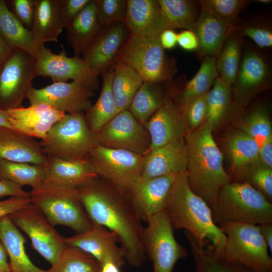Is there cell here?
<instances>
[{"instance_id":"6da1fadb","label":"cell","mask_w":272,"mask_h":272,"mask_svg":"<svg viewBox=\"0 0 272 272\" xmlns=\"http://www.w3.org/2000/svg\"><path fill=\"white\" fill-rule=\"evenodd\" d=\"M77 189L92 222L114 232L125 261L135 267L142 266L146 259L144 227L127 191L99 177Z\"/></svg>"},{"instance_id":"7a4b0ae2","label":"cell","mask_w":272,"mask_h":272,"mask_svg":"<svg viewBox=\"0 0 272 272\" xmlns=\"http://www.w3.org/2000/svg\"><path fill=\"white\" fill-rule=\"evenodd\" d=\"M164 210L173 230L184 229L200 246L221 258L226 236L214 222L211 208L190 188L186 171L176 176Z\"/></svg>"},{"instance_id":"3957f363","label":"cell","mask_w":272,"mask_h":272,"mask_svg":"<svg viewBox=\"0 0 272 272\" xmlns=\"http://www.w3.org/2000/svg\"><path fill=\"white\" fill-rule=\"evenodd\" d=\"M213 130L205 122L185 137L188 185L211 209L221 188L231 182L224 169L223 155L213 139Z\"/></svg>"},{"instance_id":"277c9868","label":"cell","mask_w":272,"mask_h":272,"mask_svg":"<svg viewBox=\"0 0 272 272\" xmlns=\"http://www.w3.org/2000/svg\"><path fill=\"white\" fill-rule=\"evenodd\" d=\"M214 222L259 225L272 223V203L246 182H229L221 189L211 208Z\"/></svg>"},{"instance_id":"5b68a950","label":"cell","mask_w":272,"mask_h":272,"mask_svg":"<svg viewBox=\"0 0 272 272\" xmlns=\"http://www.w3.org/2000/svg\"><path fill=\"white\" fill-rule=\"evenodd\" d=\"M47 157L66 160L88 158L99 144L97 134L88 125L84 112L65 114L40 142Z\"/></svg>"},{"instance_id":"8992f818","label":"cell","mask_w":272,"mask_h":272,"mask_svg":"<svg viewBox=\"0 0 272 272\" xmlns=\"http://www.w3.org/2000/svg\"><path fill=\"white\" fill-rule=\"evenodd\" d=\"M30 194L31 203L53 226H66L76 234L93 226L77 189L42 184L32 188Z\"/></svg>"},{"instance_id":"52a82bcc","label":"cell","mask_w":272,"mask_h":272,"mask_svg":"<svg viewBox=\"0 0 272 272\" xmlns=\"http://www.w3.org/2000/svg\"><path fill=\"white\" fill-rule=\"evenodd\" d=\"M218 226L226 236L220 259L242 264L254 272H272V258L258 225L228 223Z\"/></svg>"},{"instance_id":"ba28073f","label":"cell","mask_w":272,"mask_h":272,"mask_svg":"<svg viewBox=\"0 0 272 272\" xmlns=\"http://www.w3.org/2000/svg\"><path fill=\"white\" fill-rule=\"evenodd\" d=\"M118 61L130 65L146 82H169L177 71L176 59L166 54L159 37L130 35L119 53Z\"/></svg>"},{"instance_id":"9c48e42d","label":"cell","mask_w":272,"mask_h":272,"mask_svg":"<svg viewBox=\"0 0 272 272\" xmlns=\"http://www.w3.org/2000/svg\"><path fill=\"white\" fill-rule=\"evenodd\" d=\"M143 233L146 255L152 261L153 272H173L180 259L187 256L186 249L175 239L164 209L151 217Z\"/></svg>"},{"instance_id":"30bf717a","label":"cell","mask_w":272,"mask_h":272,"mask_svg":"<svg viewBox=\"0 0 272 272\" xmlns=\"http://www.w3.org/2000/svg\"><path fill=\"white\" fill-rule=\"evenodd\" d=\"M36 77L35 57L15 49L0 65V108L6 111L22 106Z\"/></svg>"},{"instance_id":"8fae6325","label":"cell","mask_w":272,"mask_h":272,"mask_svg":"<svg viewBox=\"0 0 272 272\" xmlns=\"http://www.w3.org/2000/svg\"><path fill=\"white\" fill-rule=\"evenodd\" d=\"M88 159L98 177L125 190L142 174L143 155L129 151L99 144L90 152Z\"/></svg>"},{"instance_id":"7c38bea8","label":"cell","mask_w":272,"mask_h":272,"mask_svg":"<svg viewBox=\"0 0 272 272\" xmlns=\"http://www.w3.org/2000/svg\"><path fill=\"white\" fill-rule=\"evenodd\" d=\"M14 224L29 237L33 248L54 265L66 244L44 215L32 203L9 215Z\"/></svg>"},{"instance_id":"4fadbf2b","label":"cell","mask_w":272,"mask_h":272,"mask_svg":"<svg viewBox=\"0 0 272 272\" xmlns=\"http://www.w3.org/2000/svg\"><path fill=\"white\" fill-rule=\"evenodd\" d=\"M96 134L99 144L103 147L142 155L148 151L151 144L148 130L128 110L118 112Z\"/></svg>"},{"instance_id":"5bb4252c","label":"cell","mask_w":272,"mask_h":272,"mask_svg":"<svg viewBox=\"0 0 272 272\" xmlns=\"http://www.w3.org/2000/svg\"><path fill=\"white\" fill-rule=\"evenodd\" d=\"M35 59L37 76L49 77L53 82H66L72 79L85 84L94 91L98 89L99 74L82 57H68L64 49L56 54L44 46Z\"/></svg>"},{"instance_id":"9a60e30c","label":"cell","mask_w":272,"mask_h":272,"mask_svg":"<svg viewBox=\"0 0 272 272\" xmlns=\"http://www.w3.org/2000/svg\"><path fill=\"white\" fill-rule=\"evenodd\" d=\"M94 91L77 81L53 82L41 89L31 87L27 99L30 105L45 104L67 114L86 111L92 105Z\"/></svg>"},{"instance_id":"2e32d148","label":"cell","mask_w":272,"mask_h":272,"mask_svg":"<svg viewBox=\"0 0 272 272\" xmlns=\"http://www.w3.org/2000/svg\"><path fill=\"white\" fill-rule=\"evenodd\" d=\"M271 80L270 66L264 57L256 50H245L232 86L236 103L246 105L257 93L268 87Z\"/></svg>"},{"instance_id":"e0dca14e","label":"cell","mask_w":272,"mask_h":272,"mask_svg":"<svg viewBox=\"0 0 272 272\" xmlns=\"http://www.w3.org/2000/svg\"><path fill=\"white\" fill-rule=\"evenodd\" d=\"M130 34L123 22L103 26L82 58L99 75L113 67Z\"/></svg>"},{"instance_id":"ac0fdd59","label":"cell","mask_w":272,"mask_h":272,"mask_svg":"<svg viewBox=\"0 0 272 272\" xmlns=\"http://www.w3.org/2000/svg\"><path fill=\"white\" fill-rule=\"evenodd\" d=\"M66 245L78 248L93 256L101 266L107 261L119 267L124 265L125 260L117 234L105 227L93 224L91 229L80 234L64 237Z\"/></svg>"},{"instance_id":"d6986e66","label":"cell","mask_w":272,"mask_h":272,"mask_svg":"<svg viewBox=\"0 0 272 272\" xmlns=\"http://www.w3.org/2000/svg\"><path fill=\"white\" fill-rule=\"evenodd\" d=\"M178 174L139 177L126 190L142 221L163 210L172 184Z\"/></svg>"},{"instance_id":"ffe728a7","label":"cell","mask_w":272,"mask_h":272,"mask_svg":"<svg viewBox=\"0 0 272 272\" xmlns=\"http://www.w3.org/2000/svg\"><path fill=\"white\" fill-rule=\"evenodd\" d=\"M142 176L153 178L179 174L186 171L187 147L185 137H182L143 155Z\"/></svg>"},{"instance_id":"44dd1931","label":"cell","mask_w":272,"mask_h":272,"mask_svg":"<svg viewBox=\"0 0 272 272\" xmlns=\"http://www.w3.org/2000/svg\"><path fill=\"white\" fill-rule=\"evenodd\" d=\"M145 127L151 139L150 146L146 153L173 140L185 137L187 133L179 105L168 97L165 104L150 118Z\"/></svg>"},{"instance_id":"7402d4cb","label":"cell","mask_w":272,"mask_h":272,"mask_svg":"<svg viewBox=\"0 0 272 272\" xmlns=\"http://www.w3.org/2000/svg\"><path fill=\"white\" fill-rule=\"evenodd\" d=\"M130 35L158 37L169 29L157 0H126L123 21Z\"/></svg>"},{"instance_id":"603a6c76","label":"cell","mask_w":272,"mask_h":272,"mask_svg":"<svg viewBox=\"0 0 272 272\" xmlns=\"http://www.w3.org/2000/svg\"><path fill=\"white\" fill-rule=\"evenodd\" d=\"M14 128L28 137L44 139L53 125L65 113L45 104L30 105L6 110Z\"/></svg>"},{"instance_id":"cb8c5ba5","label":"cell","mask_w":272,"mask_h":272,"mask_svg":"<svg viewBox=\"0 0 272 272\" xmlns=\"http://www.w3.org/2000/svg\"><path fill=\"white\" fill-rule=\"evenodd\" d=\"M47 158L43 184L77 189L98 177L88 158L66 160Z\"/></svg>"},{"instance_id":"d4e9b609","label":"cell","mask_w":272,"mask_h":272,"mask_svg":"<svg viewBox=\"0 0 272 272\" xmlns=\"http://www.w3.org/2000/svg\"><path fill=\"white\" fill-rule=\"evenodd\" d=\"M47 158L40 142L16 130L0 128V159L43 165Z\"/></svg>"},{"instance_id":"484cf974","label":"cell","mask_w":272,"mask_h":272,"mask_svg":"<svg viewBox=\"0 0 272 272\" xmlns=\"http://www.w3.org/2000/svg\"><path fill=\"white\" fill-rule=\"evenodd\" d=\"M200 5V11L193 30L198 40L197 50L204 56H218L226 38L235 29L234 23L222 20Z\"/></svg>"},{"instance_id":"4316f807","label":"cell","mask_w":272,"mask_h":272,"mask_svg":"<svg viewBox=\"0 0 272 272\" xmlns=\"http://www.w3.org/2000/svg\"><path fill=\"white\" fill-rule=\"evenodd\" d=\"M34 3L31 30L39 52L45 43L57 42L64 27L60 13V0H34Z\"/></svg>"},{"instance_id":"83f0119b","label":"cell","mask_w":272,"mask_h":272,"mask_svg":"<svg viewBox=\"0 0 272 272\" xmlns=\"http://www.w3.org/2000/svg\"><path fill=\"white\" fill-rule=\"evenodd\" d=\"M102 27L97 18L96 0H91L65 28L66 40L74 56L81 57Z\"/></svg>"},{"instance_id":"f1b7e54d","label":"cell","mask_w":272,"mask_h":272,"mask_svg":"<svg viewBox=\"0 0 272 272\" xmlns=\"http://www.w3.org/2000/svg\"><path fill=\"white\" fill-rule=\"evenodd\" d=\"M0 241L9 258L11 272H48L30 259L25 248L26 239L9 215L0 219Z\"/></svg>"},{"instance_id":"f546056e","label":"cell","mask_w":272,"mask_h":272,"mask_svg":"<svg viewBox=\"0 0 272 272\" xmlns=\"http://www.w3.org/2000/svg\"><path fill=\"white\" fill-rule=\"evenodd\" d=\"M0 34L11 48L23 50L35 57L37 54L32 30L23 25L5 0H0Z\"/></svg>"},{"instance_id":"4dcf8cb0","label":"cell","mask_w":272,"mask_h":272,"mask_svg":"<svg viewBox=\"0 0 272 272\" xmlns=\"http://www.w3.org/2000/svg\"><path fill=\"white\" fill-rule=\"evenodd\" d=\"M102 86L100 95L85 114L89 127L96 133L118 112L112 91L114 66L101 74Z\"/></svg>"},{"instance_id":"1f68e13d","label":"cell","mask_w":272,"mask_h":272,"mask_svg":"<svg viewBox=\"0 0 272 272\" xmlns=\"http://www.w3.org/2000/svg\"><path fill=\"white\" fill-rule=\"evenodd\" d=\"M161 83L144 82L129 105L128 110L144 126L165 103Z\"/></svg>"},{"instance_id":"d6a6232c","label":"cell","mask_w":272,"mask_h":272,"mask_svg":"<svg viewBox=\"0 0 272 272\" xmlns=\"http://www.w3.org/2000/svg\"><path fill=\"white\" fill-rule=\"evenodd\" d=\"M144 82L130 65L117 61L114 66L112 91L118 112L128 110L133 98Z\"/></svg>"},{"instance_id":"836d02e7","label":"cell","mask_w":272,"mask_h":272,"mask_svg":"<svg viewBox=\"0 0 272 272\" xmlns=\"http://www.w3.org/2000/svg\"><path fill=\"white\" fill-rule=\"evenodd\" d=\"M227 149L233 167L243 177L248 168L262 163L258 145L240 130L230 135L227 142Z\"/></svg>"},{"instance_id":"e575fe53","label":"cell","mask_w":272,"mask_h":272,"mask_svg":"<svg viewBox=\"0 0 272 272\" xmlns=\"http://www.w3.org/2000/svg\"><path fill=\"white\" fill-rule=\"evenodd\" d=\"M169 29L193 31L198 18L200 5L189 0H157Z\"/></svg>"},{"instance_id":"d590c367","label":"cell","mask_w":272,"mask_h":272,"mask_svg":"<svg viewBox=\"0 0 272 272\" xmlns=\"http://www.w3.org/2000/svg\"><path fill=\"white\" fill-rule=\"evenodd\" d=\"M190 247L195 272H254L238 263L225 261L209 249L200 246L193 237L184 231Z\"/></svg>"},{"instance_id":"8d00e7d4","label":"cell","mask_w":272,"mask_h":272,"mask_svg":"<svg viewBox=\"0 0 272 272\" xmlns=\"http://www.w3.org/2000/svg\"><path fill=\"white\" fill-rule=\"evenodd\" d=\"M241 56V41L235 29L226 38L216 60L218 77L231 87L235 81Z\"/></svg>"},{"instance_id":"74e56055","label":"cell","mask_w":272,"mask_h":272,"mask_svg":"<svg viewBox=\"0 0 272 272\" xmlns=\"http://www.w3.org/2000/svg\"><path fill=\"white\" fill-rule=\"evenodd\" d=\"M45 169L46 164L35 165L0 159V180L34 188L43 184Z\"/></svg>"},{"instance_id":"f35d334b","label":"cell","mask_w":272,"mask_h":272,"mask_svg":"<svg viewBox=\"0 0 272 272\" xmlns=\"http://www.w3.org/2000/svg\"><path fill=\"white\" fill-rule=\"evenodd\" d=\"M217 56L206 55L194 76L185 85L179 103L206 94L218 77L216 67Z\"/></svg>"},{"instance_id":"ab89813d","label":"cell","mask_w":272,"mask_h":272,"mask_svg":"<svg viewBox=\"0 0 272 272\" xmlns=\"http://www.w3.org/2000/svg\"><path fill=\"white\" fill-rule=\"evenodd\" d=\"M207 94V116L205 121L213 129L217 126L227 115L231 105L232 87L218 77Z\"/></svg>"},{"instance_id":"60d3db41","label":"cell","mask_w":272,"mask_h":272,"mask_svg":"<svg viewBox=\"0 0 272 272\" xmlns=\"http://www.w3.org/2000/svg\"><path fill=\"white\" fill-rule=\"evenodd\" d=\"M101 265L92 255L71 245L64 247L56 262L48 272H99Z\"/></svg>"},{"instance_id":"b9f144b4","label":"cell","mask_w":272,"mask_h":272,"mask_svg":"<svg viewBox=\"0 0 272 272\" xmlns=\"http://www.w3.org/2000/svg\"><path fill=\"white\" fill-rule=\"evenodd\" d=\"M239 130L252 138L259 147L272 140V130L269 111L265 106L253 109L242 120Z\"/></svg>"},{"instance_id":"7bdbcfd3","label":"cell","mask_w":272,"mask_h":272,"mask_svg":"<svg viewBox=\"0 0 272 272\" xmlns=\"http://www.w3.org/2000/svg\"><path fill=\"white\" fill-rule=\"evenodd\" d=\"M96 4L97 18L101 26L123 22L126 0H96Z\"/></svg>"},{"instance_id":"ee69618b","label":"cell","mask_w":272,"mask_h":272,"mask_svg":"<svg viewBox=\"0 0 272 272\" xmlns=\"http://www.w3.org/2000/svg\"><path fill=\"white\" fill-rule=\"evenodd\" d=\"M245 181L260 191L271 202L272 169L260 163L248 168L244 173ZM244 182V181H243Z\"/></svg>"},{"instance_id":"f6af8a7d","label":"cell","mask_w":272,"mask_h":272,"mask_svg":"<svg viewBox=\"0 0 272 272\" xmlns=\"http://www.w3.org/2000/svg\"><path fill=\"white\" fill-rule=\"evenodd\" d=\"M198 2L219 18L233 23L248 2L244 0H202Z\"/></svg>"},{"instance_id":"bcb514c9","label":"cell","mask_w":272,"mask_h":272,"mask_svg":"<svg viewBox=\"0 0 272 272\" xmlns=\"http://www.w3.org/2000/svg\"><path fill=\"white\" fill-rule=\"evenodd\" d=\"M207 94L179 104L186 123L187 133L199 126L206 120Z\"/></svg>"},{"instance_id":"7dc6e473","label":"cell","mask_w":272,"mask_h":272,"mask_svg":"<svg viewBox=\"0 0 272 272\" xmlns=\"http://www.w3.org/2000/svg\"><path fill=\"white\" fill-rule=\"evenodd\" d=\"M240 31L259 47L268 48L272 46V31L269 27L262 24H248L243 25Z\"/></svg>"},{"instance_id":"c3c4849f","label":"cell","mask_w":272,"mask_h":272,"mask_svg":"<svg viewBox=\"0 0 272 272\" xmlns=\"http://www.w3.org/2000/svg\"><path fill=\"white\" fill-rule=\"evenodd\" d=\"M11 11L27 28L31 30L35 11L34 0L9 1Z\"/></svg>"},{"instance_id":"681fc988","label":"cell","mask_w":272,"mask_h":272,"mask_svg":"<svg viewBox=\"0 0 272 272\" xmlns=\"http://www.w3.org/2000/svg\"><path fill=\"white\" fill-rule=\"evenodd\" d=\"M91 0H60V13L64 28Z\"/></svg>"},{"instance_id":"f907efd6","label":"cell","mask_w":272,"mask_h":272,"mask_svg":"<svg viewBox=\"0 0 272 272\" xmlns=\"http://www.w3.org/2000/svg\"><path fill=\"white\" fill-rule=\"evenodd\" d=\"M31 203L30 197L12 196L0 201V219L28 206Z\"/></svg>"},{"instance_id":"816d5d0a","label":"cell","mask_w":272,"mask_h":272,"mask_svg":"<svg viewBox=\"0 0 272 272\" xmlns=\"http://www.w3.org/2000/svg\"><path fill=\"white\" fill-rule=\"evenodd\" d=\"M177 44L186 51L195 50L198 47V40L195 33L189 30H183L178 33Z\"/></svg>"},{"instance_id":"f5cc1de1","label":"cell","mask_w":272,"mask_h":272,"mask_svg":"<svg viewBox=\"0 0 272 272\" xmlns=\"http://www.w3.org/2000/svg\"><path fill=\"white\" fill-rule=\"evenodd\" d=\"M5 196L29 197L30 194L19 185L8 180H0V197Z\"/></svg>"},{"instance_id":"db71d44e","label":"cell","mask_w":272,"mask_h":272,"mask_svg":"<svg viewBox=\"0 0 272 272\" xmlns=\"http://www.w3.org/2000/svg\"><path fill=\"white\" fill-rule=\"evenodd\" d=\"M177 34L174 29H167L163 31L159 35V40L162 47L170 49L175 47L177 44Z\"/></svg>"},{"instance_id":"11a10c76","label":"cell","mask_w":272,"mask_h":272,"mask_svg":"<svg viewBox=\"0 0 272 272\" xmlns=\"http://www.w3.org/2000/svg\"><path fill=\"white\" fill-rule=\"evenodd\" d=\"M259 157L261 163L266 167L272 168V140L259 147Z\"/></svg>"},{"instance_id":"9f6ffc18","label":"cell","mask_w":272,"mask_h":272,"mask_svg":"<svg viewBox=\"0 0 272 272\" xmlns=\"http://www.w3.org/2000/svg\"><path fill=\"white\" fill-rule=\"evenodd\" d=\"M260 232L268 248L272 252V223L258 225Z\"/></svg>"},{"instance_id":"6f0895ef","label":"cell","mask_w":272,"mask_h":272,"mask_svg":"<svg viewBox=\"0 0 272 272\" xmlns=\"http://www.w3.org/2000/svg\"><path fill=\"white\" fill-rule=\"evenodd\" d=\"M15 49L6 43L0 34V65L10 57Z\"/></svg>"},{"instance_id":"680465c9","label":"cell","mask_w":272,"mask_h":272,"mask_svg":"<svg viewBox=\"0 0 272 272\" xmlns=\"http://www.w3.org/2000/svg\"><path fill=\"white\" fill-rule=\"evenodd\" d=\"M0 272H11L6 250L0 241Z\"/></svg>"},{"instance_id":"91938a15","label":"cell","mask_w":272,"mask_h":272,"mask_svg":"<svg viewBox=\"0 0 272 272\" xmlns=\"http://www.w3.org/2000/svg\"><path fill=\"white\" fill-rule=\"evenodd\" d=\"M0 128H7L15 130L10 122V116L5 110L0 108Z\"/></svg>"},{"instance_id":"94428289","label":"cell","mask_w":272,"mask_h":272,"mask_svg":"<svg viewBox=\"0 0 272 272\" xmlns=\"http://www.w3.org/2000/svg\"><path fill=\"white\" fill-rule=\"evenodd\" d=\"M120 267L111 261H107L101 266L99 272H121Z\"/></svg>"},{"instance_id":"6125c7cd","label":"cell","mask_w":272,"mask_h":272,"mask_svg":"<svg viewBox=\"0 0 272 272\" xmlns=\"http://www.w3.org/2000/svg\"><path fill=\"white\" fill-rule=\"evenodd\" d=\"M256 1L259 3L263 4H270L271 2V0H257Z\"/></svg>"}]
</instances>
